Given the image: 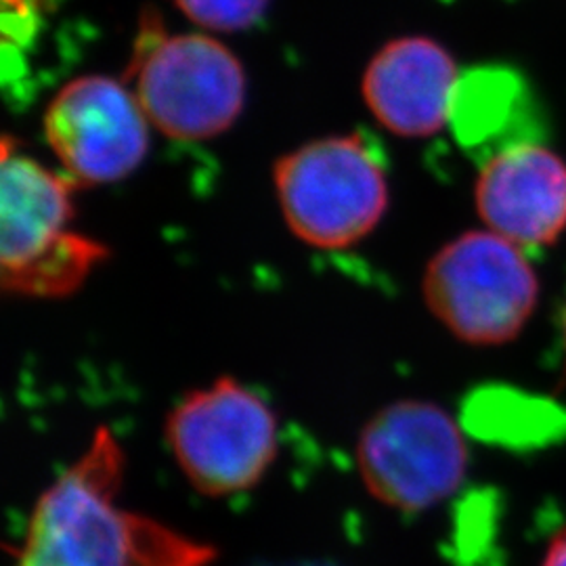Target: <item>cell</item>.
Here are the masks:
<instances>
[{
    "label": "cell",
    "instance_id": "cell-1",
    "mask_svg": "<svg viewBox=\"0 0 566 566\" xmlns=\"http://www.w3.org/2000/svg\"><path fill=\"white\" fill-rule=\"evenodd\" d=\"M126 453L97 428L81 458L46 486L13 566H210L217 547L122 507Z\"/></svg>",
    "mask_w": 566,
    "mask_h": 566
},
{
    "label": "cell",
    "instance_id": "cell-2",
    "mask_svg": "<svg viewBox=\"0 0 566 566\" xmlns=\"http://www.w3.org/2000/svg\"><path fill=\"white\" fill-rule=\"evenodd\" d=\"M72 179L2 143L0 282L4 292L61 298L81 287L107 259V248L70 229Z\"/></svg>",
    "mask_w": 566,
    "mask_h": 566
},
{
    "label": "cell",
    "instance_id": "cell-3",
    "mask_svg": "<svg viewBox=\"0 0 566 566\" xmlns=\"http://www.w3.org/2000/svg\"><path fill=\"white\" fill-rule=\"evenodd\" d=\"M164 437L189 485L214 500L259 485L280 451L275 411L235 378L185 395L170 409Z\"/></svg>",
    "mask_w": 566,
    "mask_h": 566
},
{
    "label": "cell",
    "instance_id": "cell-4",
    "mask_svg": "<svg viewBox=\"0 0 566 566\" xmlns=\"http://www.w3.org/2000/svg\"><path fill=\"white\" fill-rule=\"evenodd\" d=\"M355 460L369 495L405 514L449 500L470 462L458 422L443 407L416 399L376 411L359 432Z\"/></svg>",
    "mask_w": 566,
    "mask_h": 566
},
{
    "label": "cell",
    "instance_id": "cell-5",
    "mask_svg": "<svg viewBox=\"0 0 566 566\" xmlns=\"http://www.w3.org/2000/svg\"><path fill=\"white\" fill-rule=\"evenodd\" d=\"M285 223L313 248L338 250L364 240L388 206L385 168L359 137H329L275 164Z\"/></svg>",
    "mask_w": 566,
    "mask_h": 566
},
{
    "label": "cell",
    "instance_id": "cell-6",
    "mask_svg": "<svg viewBox=\"0 0 566 566\" xmlns=\"http://www.w3.org/2000/svg\"><path fill=\"white\" fill-rule=\"evenodd\" d=\"M537 294V275L518 245L489 231L447 243L426 269V304L453 336L474 346L516 338Z\"/></svg>",
    "mask_w": 566,
    "mask_h": 566
},
{
    "label": "cell",
    "instance_id": "cell-7",
    "mask_svg": "<svg viewBox=\"0 0 566 566\" xmlns=\"http://www.w3.org/2000/svg\"><path fill=\"white\" fill-rule=\"evenodd\" d=\"M137 102L147 120L172 139L217 137L242 114V63L203 34L151 41L137 57Z\"/></svg>",
    "mask_w": 566,
    "mask_h": 566
},
{
    "label": "cell",
    "instance_id": "cell-8",
    "mask_svg": "<svg viewBox=\"0 0 566 566\" xmlns=\"http://www.w3.org/2000/svg\"><path fill=\"white\" fill-rule=\"evenodd\" d=\"M44 135L70 179L82 185L120 181L149 147L142 105L105 76L65 84L46 107Z\"/></svg>",
    "mask_w": 566,
    "mask_h": 566
},
{
    "label": "cell",
    "instance_id": "cell-9",
    "mask_svg": "<svg viewBox=\"0 0 566 566\" xmlns=\"http://www.w3.org/2000/svg\"><path fill=\"white\" fill-rule=\"evenodd\" d=\"M476 208L507 242H556L566 227V164L537 143L504 147L491 154L479 175Z\"/></svg>",
    "mask_w": 566,
    "mask_h": 566
},
{
    "label": "cell",
    "instance_id": "cell-10",
    "mask_svg": "<svg viewBox=\"0 0 566 566\" xmlns=\"http://www.w3.org/2000/svg\"><path fill=\"white\" fill-rule=\"evenodd\" d=\"M458 81L455 61L439 42L399 39L367 65L365 103L395 135L428 137L449 120Z\"/></svg>",
    "mask_w": 566,
    "mask_h": 566
},
{
    "label": "cell",
    "instance_id": "cell-11",
    "mask_svg": "<svg viewBox=\"0 0 566 566\" xmlns=\"http://www.w3.org/2000/svg\"><path fill=\"white\" fill-rule=\"evenodd\" d=\"M533 116L525 82L504 67H483L458 81L449 120L468 147L528 142L526 126ZM500 149V151H502Z\"/></svg>",
    "mask_w": 566,
    "mask_h": 566
},
{
    "label": "cell",
    "instance_id": "cell-12",
    "mask_svg": "<svg viewBox=\"0 0 566 566\" xmlns=\"http://www.w3.org/2000/svg\"><path fill=\"white\" fill-rule=\"evenodd\" d=\"M182 15L214 32H240L261 20L269 0H175Z\"/></svg>",
    "mask_w": 566,
    "mask_h": 566
},
{
    "label": "cell",
    "instance_id": "cell-13",
    "mask_svg": "<svg viewBox=\"0 0 566 566\" xmlns=\"http://www.w3.org/2000/svg\"><path fill=\"white\" fill-rule=\"evenodd\" d=\"M542 566H566V528L558 531L549 542Z\"/></svg>",
    "mask_w": 566,
    "mask_h": 566
},
{
    "label": "cell",
    "instance_id": "cell-14",
    "mask_svg": "<svg viewBox=\"0 0 566 566\" xmlns=\"http://www.w3.org/2000/svg\"><path fill=\"white\" fill-rule=\"evenodd\" d=\"M563 346H565V357H566V304H565V311H563Z\"/></svg>",
    "mask_w": 566,
    "mask_h": 566
}]
</instances>
